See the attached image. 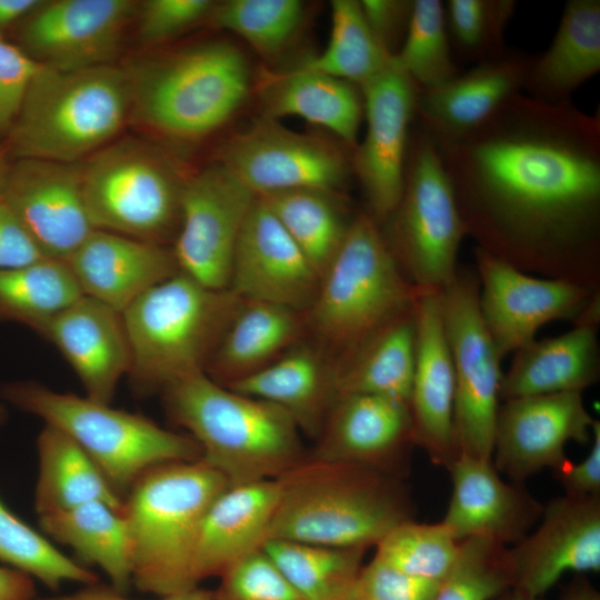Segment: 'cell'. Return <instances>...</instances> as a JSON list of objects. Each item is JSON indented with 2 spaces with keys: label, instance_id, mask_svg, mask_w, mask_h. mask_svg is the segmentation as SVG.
Returning <instances> with one entry per match:
<instances>
[{
  "label": "cell",
  "instance_id": "obj_1",
  "mask_svg": "<svg viewBox=\"0 0 600 600\" xmlns=\"http://www.w3.org/2000/svg\"><path fill=\"white\" fill-rule=\"evenodd\" d=\"M467 236L524 270L592 289L600 253V117L519 93L434 140Z\"/></svg>",
  "mask_w": 600,
  "mask_h": 600
},
{
  "label": "cell",
  "instance_id": "obj_2",
  "mask_svg": "<svg viewBox=\"0 0 600 600\" xmlns=\"http://www.w3.org/2000/svg\"><path fill=\"white\" fill-rule=\"evenodd\" d=\"M277 481L267 540L367 550L414 519L401 478L376 468L306 457Z\"/></svg>",
  "mask_w": 600,
  "mask_h": 600
},
{
  "label": "cell",
  "instance_id": "obj_3",
  "mask_svg": "<svg viewBox=\"0 0 600 600\" xmlns=\"http://www.w3.org/2000/svg\"><path fill=\"white\" fill-rule=\"evenodd\" d=\"M161 394L169 417L229 486L277 479L307 457L300 430L284 410L221 386L206 372L179 379Z\"/></svg>",
  "mask_w": 600,
  "mask_h": 600
},
{
  "label": "cell",
  "instance_id": "obj_4",
  "mask_svg": "<svg viewBox=\"0 0 600 600\" xmlns=\"http://www.w3.org/2000/svg\"><path fill=\"white\" fill-rule=\"evenodd\" d=\"M130 120L167 140L193 142L224 126L251 91V71L233 43L211 40L126 68Z\"/></svg>",
  "mask_w": 600,
  "mask_h": 600
},
{
  "label": "cell",
  "instance_id": "obj_5",
  "mask_svg": "<svg viewBox=\"0 0 600 600\" xmlns=\"http://www.w3.org/2000/svg\"><path fill=\"white\" fill-rule=\"evenodd\" d=\"M422 291L400 270L379 224L360 211L303 312L307 334L336 366L412 312Z\"/></svg>",
  "mask_w": 600,
  "mask_h": 600
},
{
  "label": "cell",
  "instance_id": "obj_6",
  "mask_svg": "<svg viewBox=\"0 0 600 600\" xmlns=\"http://www.w3.org/2000/svg\"><path fill=\"white\" fill-rule=\"evenodd\" d=\"M202 459L146 470L123 498L132 583L159 598L197 588L193 552L202 518L228 487Z\"/></svg>",
  "mask_w": 600,
  "mask_h": 600
},
{
  "label": "cell",
  "instance_id": "obj_7",
  "mask_svg": "<svg viewBox=\"0 0 600 600\" xmlns=\"http://www.w3.org/2000/svg\"><path fill=\"white\" fill-rule=\"evenodd\" d=\"M244 300L211 289L183 272L152 287L122 311L131 364L127 378L139 397L204 372Z\"/></svg>",
  "mask_w": 600,
  "mask_h": 600
},
{
  "label": "cell",
  "instance_id": "obj_8",
  "mask_svg": "<svg viewBox=\"0 0 600 600\" xmlns=\"http://www.w3.org/2000/svg\"><path fill=\"white\" fill-rule=\"evenodd\" d=\"M126 68L78 70L39 66L8 134L17 159L82 162L111 143L130 119Z\"/></svg>",
  "mask_w": 600,
  "mask_h": 600
},
{
  "label": "cell",
  "instance_id": "obj_9",
  "mask_svg": "<svg viewBox=\"0 0 600 600\" xmlns=\"http://www.w3.org/2000/svg\"><path fill=\"white\" fill-rule=\"evenodd\" d=\"M0 394L8 403L69 436L122 500L149 468L201 459L200 446L190 436L87 396L57 392L31 380L4 383Z\"/></svg>",
  "mask_w": 600,
  "mask_h": 600
},
{
  "label": "cell",
  "instance_id": "obj_10",
  "mask_svg": "<svg viewBox=\"0 0 600 600\" xmlns=\"http://www.w3.org/2000/svg\"><path fill=\"white\" fill-rule=\"evenodd\" d=\"M186 179L159 149L138 139L112 141L82 162L93 228L162 246L178 233Z\"/></svg>",
  "mask_w": 600,
  "mask_h": 600
},
{
  "label": "cell",
  "instance_id": "obj_11",
  "mask_svg": "<svg viewBox=\"0 0 600 600\" xmlns=\"http://www.w3.org/2000/svg\"><path fill=\"white\" fill-rule=\"evenodd\" d=\"M380 227L413 286L442 291L453 280L467 232L437 142L420 126L410 132L400 201Z\"/></svg>",
  "mask_w": 600,
  "mask_h": 600
},
{
  "label": "cell",
  "instance_id": "obj_12",
  "mask_svg": "<svg viewBox=\"0 0 600 600\" xmlns=\"http://www.w3.org/2000/svg\"><path fill=\"white\" fill-rule=\"evenodd\" d=\"M440 306L454 370L453 429L459 457L491 460L502 359L482 320L477 276L457 270L440 291Z\"/></svg>",
  "mask_w": 600,
  "mask_h": 600
},
{
  "label": "cell",
  "instance_id": "obj_13",
  "mask_svg": "<svg viewBox=\"0 0 600 600\" xmlns=\"http://www.w3.org/2000/svg\"><path fill=\"white\" fill-rule=\"evenodd\" d=\"M217 163L256 196L291 189L338 194L352 171L351 157L334 143L264 116L231 136L220 147Z\"/></svg>",
  "mask_w": 600,
  "mask_h": 600
},
{
  "label": "cell",
  "instance_id": "obj_14",
  "mask_svg": "<svg viewBox=\"0 0 600 600\" xmlns=\"http://www.w3.org/2000/svg\"><path fill=\"white\" fill-rule=\"evenodd\" d=\"M257 196L221 164L187 177L171 246L180 272L211 289H229L236 246Z\"/></svg>",
  "mask_w": 600,
  "mask_h": 600
},
{
  "label": "cell",
  "instance_id": "obj_15",
  "mask_svg": "<svg viewBox=\"0 0 600 600\" xmlns=\"http://www.w3.org/2000/svg\"><path fill=\"white\" fill-rule=\"evenodd\" d=\"M474 259L480 312L501 359L534 341L548 322L574 320L594 294L574 281L532 277L479 247Z\"/></svg>",
  "mask_w": 600,
  "mask_h": 600
},
{
  "label": "cell",
  "instance_id": "obj_16",
  "mask_svg": "<svg viewBox=\"0 0 600 600\" xmlns=\"http://www.w3.org/2000/svg\"><path fill=\"white\" fill-rule=\"evenodd\" d=\"M364 139L351 156L368 204V213L381 226L398 206L414 119L418 87L392 61L361 88Z\"/></svg>",
  "mask_w": 600,
  "mask_h": 600
},
{
  "label": "cell",
  "instance_id": "obj_17",
  "mask_svg": "<svg viewBox=\"0 0 600 600\" xmlns=\"http://www.w3.org/2000/svg\"><path fill=\"white\" fill-rule=\"evenodd\" d=\"M137 11L131 0L40 1L19 22L17 46L57 70L112 64Z\"/></svg>",
  "mask_w": 600,
  "mask_h": 600
},
{
  "label": "cell",
  "instance_id": "obj_18",
  "mask_svg": "<svg viewBox=\"0 0 600 600\" xmlns=\"http://www.w3.org/2000/svg\"><path fill=\"white\" fill-rule=\"evenodd\" d=\"M594 422L582 392L504 400L496 422L494 467L516 483L544 468L556 471L568 461L569 441H591Z\"/></svg>",
  "mask_w": 600,
  "mask_h": 600
},
{
  "label": "cell",
  "instance_id": "obj_19",
  "mask_svg": "<svg viewBox=\"0 0 600 600\" xmlns=\"http://www.w3.org/2000/svg\"><path fill=\"white\" fill-rule=\"evenodd\" d=\"M82 162L17 159L10 166L1 193L46 258L66 261L94 230Z\"/></svg>",
  "mask_w": 600,
  "mask_h": 600
},
{
  "label": "cell",
  "instance_id": "obj_20",
  "mask_svg": "<svg viewBox=\"0 0 600 600\" xmlns=\"http://www.w3.org/2000/svg\"><path fill=\"white\" fill-rule=\"evenodd\" d=\"M539 521L509 549L512 588L540 599L568 571L600 570V496L554 498Z\"/></svg>",
  "mask_w": 600,
  "mask_h": 600
},
{
  "label": "cell",
  "instance_id": "obj_21",
  "mask_svg": "<svg viewBox=\"0 0 600 600\" xmlns=\"http://www.w3.org/2000/svg\"><path fill=\"white\" fill-rule=\"evenodd\" d=\"M319 283L320 277L302 251L257 197L236 246L229 289L244 301L304 312Z\"/></svg>",
  "mask_w": 600,
  "mask_h": 600
},
{
  "label": "cell",
  "instance_id": "obj_22",
  "mask_svg": "<svg viewBox=\"0 0 600 600\" xmlns=\"http://www.w3.org/2000/svg\"><path fill=\"white\" fill-rule=\"evenodd\" d=\"M414 370L409 401L413 442L447 469L459 458L453 429L454 370L440 291L423 290L414 306Z\"/></svg>",
  "mask_w": 600,
  "mask_h": 600
},
{
  "label": "cell",
  "instance_id": "obj_23",
  "mask_svg": "<svg viewBox=\"0 0 600 600\" xmlns=\"http://www.w3.org/2000/svg\"><path fill=\"white\" fill-rule=\"evenodd\" d=\"M316 440L307 456L311 459L367 466L401 477L414 444L409 406L378 396H340Z\"/></svg>",
  "mask_w": 600,
  "mask_h": 600
},
{
  "label": "cell",
  "instance_id": "obj_24",
  "mask_svg": "<svg viewBox=\"0 0 600 600\" xmlns=\"http://www.w3.org/2000/svg\"><path fill=\"white\" fill-rule=\"evenodd\" d=\"M492 460L460 456L448 469L452 493L443 526L461 541L489 538L517 544L539 522L543 506L522 483H507Z\"/></svg>",
  "mask_w": 600,
  "mask_h": 600
},
{
  "label": "cell",
  "instance_id": "obj_25",
  "mask_svg": "<svg viewBox=\"0 0 600 600\" xmlns=\"http://www.w3.org/2000/svg\"><path fill=\"white\" fill-rule=\"evenodd\" d=\"M533 58L507 49L500 57L476 63L439 86L418 89L414 118L434 140L472 131L522 93Z\"/></svg>",
  "mask_w": 600,
  "mask_h": 600
},
{
  "label": "cell",
  "instance_id": "obj_26",
  "mask_svg": "<svg viewBox=\"0 0 600 600\" xmlns=\"http://www.w3.org/2000/svg\"><path fill=\"white\" fill-rule=\"evenodd\" d=\"M39 334L60 351L87 397L111 403L119 381L127 377L131 364L121 312L81 296L54 316Z\"/></svg>",
  "mask_w": 600,
  "mask_h": 600
},
{
  "label": "cell",
  "instance_id": "obj_27",
  "mask_svg": "<svg viewBox=\"0 0 600 600\" xmlns=\"http://www.w3.org/2000/svg\"><path fill=\"white\" fill-rule=\"evenodd\" d=\"M83 296L122 313L180 272L172 248L94 229L66 260Z\"/></svg>",
  "mask_w": 600,
  "mask_h": 600
},
{
  "label": "cell",
  "instance_id": "obj_28",
  "mask_svg": "<svg viewBox=\"0 0 600 600\" xmlns=\"http://www.w3.org/2000/svg\"><path fill=\"white\" fill-rule=\"evenodd\" d=\"M599 297L574 319V327L553 338L532 341L513 353L502 374L500 399L582 392L599 378Z\"/></svg>",
  "mask_w": 600,
  "mask_h": 600
},
{
  "label": "cell",
  "instance_id": "obj_29",
  "mask_svg": "<svg viewBox=\"0 0 600 600\" xmlns=\"http://www.w3.org/2000/svg\"><path fill=\"white\" fill-rule=\"evenodd\" d=\"M279 500L277 479L228 486L207 509L196 540L193 577H220L261 550Z\"/></svg>",
  "mask_w": 600,
  "mask_h": 600
},
{
  "label": "cell",
  "instance_id": "obj_30",
  "mask_svg": "<svg viewBox=\"0 0 600 600\" xmlns=\"http://www.w3.org/2000/svg\"><path fill=\"white\" fill-rule=\"evenodd\" d=\"M284 410L317 439L337 399L334 366L312 342H300L260 371L228 386Z\"/></svg>",
  "mask_w": 600,
  "mask_h": 600
},
{
  "label": "cell",
  "instance_id": "obj_31",
  "mask_svg": "<svg viewBox=\"0 0 600 600\" xmlns=\"http://www.w3.org/2000/svg\"><path fill=\"white\" fill-rule=\"evenodd\" d=\"M258 92L264 117L278 120L296 116L328 129L349 150L357 147L363 119L358 86L299 66L264 76Z\"/></svg>",
  "mask_w": 600,
  "mask_h": 600
},
{
  "label": "cell",
  "instance_id": "obj_32",
  "mask_svg": "<svg viewBox=\"0 0 600 600\" xmlns=\"http://www.w3.org/2000/svg\"><path fill=\"white\" fill-rule=\"evenodd\" d=\"M306 334L303 312L268 302L243 301L204 372L228 387L282 357L302 342Z\"/></svg>",
  "mask_w": 600,
  "mask_h": 600
},
{
  "label": "cell",
  "instance_id": "obj_33",
  "mask_svg": "<svg viewBox=\"0 0 600 600\" xmlns=\"http://www.w3.org/2000/svg\"><path fill=\"white\" fill-rule=\"evenodd\" d=\"M600 70V1H567L553 40L528 70L526 94L544 102L570 94Z\"/></svg>",
  "mask_w": 600,
  "mask_h": 600
},
{
  "label": "cell",
  "instance_id": "obj_34",
  "mask_svg": "<svg viewBox=\"0 0 600 600\" xmlns=\"http://www.w3.org/2000/svg\"><path fill=\"white\" fill-rule=\"evenodd\" d=\"M39 523L49 540L72 549L80 564L101 569L114 590L128 594L133 583L122 510L94 501L39 517Z\"/></svg>",
  "mask_w": 600,
  "mask_h": 600
},
{
  "label": "cell",
  "instance_id": "obj_35",
  "mask_svg": "<svg viewBox=\"0 0 600 600\" xmlns=\"http://www.w3.org/2000/svg\"><path fill=\"white\" fill-rule=\"evenodd\" d=\"M37 453L34 509L39 517L94 501L123 509V500L112 490L98 467L61 430L44 424L37 438Z\"/></svg>",
  "mask_w": 600,
  "mask_h": 600
},
{
  "label": "cell",
  "instance_id": "obj_36",
  "mask_svg": "<svg viewBox=\"0 0 600 600\" xmlns=\"http://www.w3.org/2000/svg\"><path fill=\"white\" fill-rule=\"evenodd\" d=\"M416 348L414 309L334 366L337 398L368 394L409 406Z\"/></svg>",
  "mask_w": 600,
  "mask_h": 600
},
{
  "label": "cell",
  "instance_id": "obj_37",
  "mask_svg": "<svg viewBox=\"0 0 600 600\" xmlns=\"http://www.w3.org/2000/svg\"><path fill=\"white\" fill-rule=\"evenodd\" d=\"M261 549L303 600H352L366 552L281 539Z\"/></svg>",
  "mask_w": 600,
  "mask_h": 600
},
{
  "label": "cell",
  "instance_id": "obj_38",
  "mask_svg": "<svg viewBox=\"0 0 600 600\" xmlns=\"http://www.w3.org/2000/svg\"><path fill=\"white\" fill-rule=\"evenodd\" d=\"M322 277L338 252L351 220L337 194L318 189H291L257 196Z\"/></svg>",
  "mask_w": 600,
  "mask_h": 600
},
{
  "label": "cell",
  "instance_id": "obj_39",
  "mask_svg": "<svg viewBox=\"0 0 600 600\" xmlns=\"http://www.w3.org/2000/svg\"><path fill=\"white\" fill-rule=\"evenodd\" d=\"M81 296L63 260L42 258L20 267L0 269V321L20 323L37 333Z\"/></svg>",
  "mask_w": 600,
  "mask_h": 600
},
{
  "label": "cell",
  "instance_id": "obj_40",
  "mask_svg": "<svg viewBox=\"0 0 600 600\" xmlns=\"http://www.w3.org/2000/svg\"><path fill=\"white\" fill-rule=\"evenodd\" d=\"M391 58L368 27L360 2L333 0L327 47L300 66L361 88L382 72Z\"/></svg>",
  "mask_w": 600,
  "mask_h": 600
},
{
  "label": "cell",
  "instance_id": "obj_41",
  "mask_svg": "<svg viewBox=\"0 0 600 600\" xmlns=\"http://www.w3.org/2000/svg\"><path fill=\"white\" fill-rule=\"evenodd\" d=\"M0 561L58 591L64 582L83 586L99 576L59 551L51 541L17 517L0 499Z\"/></svg>",
  "mask_w": 600,
  "mask_h": 600
},
{
  "label": "cell",
  "instance_id": "obj_42",
  "mask_svg": "<svg viewBox=\"0 0 600 600\" xmlns=\"http://www.w3.org/2000/svg\"><path fill=\"white\" fill-rule=\"evenodd\" d=\"M304 16L299 0H226L214 2L208 19L242 38L263 58H272L291 43Z\"/></svg>",
  "mask_w": 600,
  "mask_h": 600
},
{
  "label": "cell",
  "instance_id": "obj_43",
  "mask_svg": "<svg viewBox=\"0 0 600 600\" xmlns=\"http://www.w3.org/2000/svg\"><path fill=\"white\" fill-rule=\"evenodd\" d=\"M392 61L419 89L439 86L462 71L452 52L442 1L413 0L407 36Z\"/></svg>",
  "mask_w": 600,
  "mask_h": 600
},
{
  "label": "cell",
  "instance_id": "obj_44",
  "mask_svg": "<svg viewBox=\"0 0 600 600\" xmlns=\"http://www.w3.org/2000/svg\"><path fill=\"white\" fill-rule=\"evenodd\" d=\"M507 546L489 538L461 540L456 561L433 600H491L513 587Z\"/></svg>",
  "mask_w": 600,
  "mask_h": 600
},
{
  "label": "cell",
  "instance_id": "obj_45",
  "mask_svg": "<svg viewBox=\"0 0 600 600\" xmlns=\"http://www.w3.org/2000/svg\"><path fill=\"white\" fill-rule=\"evenodd\" d=\"M459 543L442 522L413 520L392 529L376 546L374 557L406 574L441 582L456 561Z\"/></svg>",
  "mask_w": 600,
  "mask_h": 600
},
{
  "label": "cell",
  "instance_id": "obj_46",
  "mask_svg": "<svg viewBox=\"0 0 600 600\" xmlns=\"http://www.w3.org/2000/svg\"><path fill=\"white\" fill-rule=\"evenodd\" d=\"M443 6L454 57L480 63L507 50L504 33L517 7L514 0H448Z\"/></svg>",
  "mask_w": 600,
  "mask_h": 600
},
{
  "label": "cell",
  "instance_id": "obj_47",
  "mask_svg": "<svg viewBox=\"0 0 600 600\" xmlns=\"http://www.w3.org/2000/svg\"><path fill=\"white\" fill-rule=\"evenodd\" d=\"M212 600H303L261 550L220 577Z\"/></svg>",
  "mask_w": 600,
  "mask_h": 600
},
{
  "label": "cell",
  "instance_id": "obj_48",
  "mask_svg": "<svg viewBox=\"0 0 600 600\" xmlns=\"http://www.w3.org/2000/svg\"><path fill=\"white\" fill-rule=\"evenodd\" d=\"M210 0H147L139 8L138 40L156 46L176 38L208 19Z\"/></svg>",
  "mask_w": 600,
  "mask_h": 600
},
{
  "label": "cell",
  "instance_id": "obj_49",
  "mask_svg": "<svg viewBox=\"0 0 600 600\" xmlns=\"http://www.w3.org/2000/svg\"><path fill=\"white\" fill-rule=\"evenodd\" d=\"M440 582L406 574L373 557L362 567L352 600H433Z\"/></svg>",
  "mask_w": 600,
  "mask_h": 600
},
{
  "label": "cell",
  "instance_id": "obj_50",
  "mask_svg": "<svg viewBox=\"0 0 600 600\" xmlns=\"http://www.w3.org/2000/svg\"><path fill=\"white\" fill-rule=\"evenodd\" d=\"M21 48L0 36V138L9 134L39 68Z\"/></svg>",
  "mask_w": 600,
  "mask_h": 600
},
{
  "label": "cell",
  "instance_id": "obj_51",
  "mask_svg": "<svg viewBox=\"0 0 600 600\" xmlns=\"http://www.w3.org/2000/svg\"><path fill=\"white\" fill-rule=\"evenodd\" d=\"M359 2L371 32L393 57L407 36L413 0H361Z\"/></svg>",
  "mask_w": 600,
  "mask_h": 600
},
{
  "label": "cell",
  "instance_id": "obj_52",
  "mask_svg": "<svg viewBox=\"0 0 600 600\" xmlns=\"http://www.w3.org/2000/svg\"><path fill=\"white\" fill-rule=\"evenodd\" d=\"M46 258L0 192V269Z\"/></svg>",
  "mask_w": 600,
  "mask_h": 600
},
{
  "label": "cell",
  "instance_id": "obj_53",
  "mask_svg": "<svg viewBox=\"0 0 600 600\" xmlns=\"http://www.w3.org/2000/svg\"><path fill=\"white\" fill-rule=\"evenodd\" d=\"M591 449L580 463L567 461L556 470V478L570 497L600 496V422L596 420L592 429Z\"/></svg>",
  "mask_w": 600,
  "mask_h": 600
},
{
  "label": "cell",
  "instance_id": "obj_54",
  "mask_svg": "<svg viewBox=\"0 0 600 600\" xmlns=\"http://www.w3.org/2000/svg\"><path fill=\"white\" fill-rule=\"evenodd\" d=\"M34 600H133L127 594L114 590L110 584H101L99 582L83 586V588L67 594H56L46 598H36ZM159 600H212V592L200 589L199 587L191 590L162 597Z\"/></svg>",
  "mask_w": 600,
  "mask_h": 600
},
{
  "label": "cell",
  "instance_id": "obj_55",
  "mask_svg": "<svg viewBox=\"0 0 600 600\" xmlns=\"http://www.w3.org/2000/svg\"><path fill=\"white\" fill-rule=\"evenodd\" d=\"M33 579L22 571L0 567V600H34Z\"/></svg>",
  "mask_w": 600,
  "mask_h": 600
},
{
  "label": "cell",
  "instance_id": "obj_56",
  "mask_svg": "<svg viewBox=\"0 0 600 600\" xmlns=\"http://www.w3.org/2000/svg\"><path fill=\"white\" fill-rule=\"evenodd\" d=\"M41 1V0H40ZM39 0H0V36L12 24L20 22L39 3Z\"/></svg>",
  "mask_w": 600,
  "mask_h": 600
},
{
  "label": "cell",
  "instance_id": "obj_57",
  "mask_svg": "<svg viewBox=\"0 0 600 600\" xmlns=\"http://www.w3.org/2000/svg\"><path fill=\"white\" fill-rule=\"evenodd\" d=\"M560 600H600V594L587 580H577Z\"/></svg>",
  "mask_w": 600,
  "mask_h": 600
},
{
  "label": "cell",
  "instance_id": "obj_58",
  "mask_svg": "<svg viewBox=\"0 0 600 600\" xmlns=\"http://www.w3.org/2000/svg\"><path fill=\"white\" fill-rule=\"evenodd\" d=\"M7 148H0V192L3 189L10 166L7 160Z\"/></svg>",
  "mask_w": 600,
  "mask_h": 600
},
{
  "label": "cell",
  "instance_id": "obj_59",
  "mask_svg": "<svg viewBox=\"0 0 600 600\" xmlns=\"http://www.w3.org/2000/svg\"><path fill=\"white\" fill-rule=\"evenodd\" d=\"M496 600H540L538 598H531L521 591L511 588L504 593H502L500 597H498Z\"/></svg>",
  "mask_w": 600,
  "mask_h": 600
},
{
  "label": "cell",
  "instance_id": "obj_60",
  "mask_svg": "<svg viewBox=\"0 0 600 600\" xmlns=\"http://www.w3.org/2000/svg\"><path fill=\"white\" fill-rule=\"evenodd\" d=\"M8 419V411L3 403L0 402V427L6 423Z\"/></svg>",
  "mask_w": 600,
  "mask_h": 600
}]
</instances>
